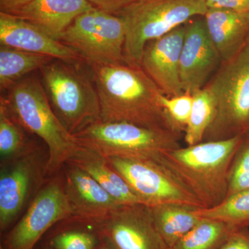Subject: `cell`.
Wrapping results in <instances>:
<instances>
[{
	"label": "cell",
	"instance_id": "4dcf8cb0",
	"mask_svg": "<svg viewBox=\"0 0 249 249\" xmlns=\"http://www.w3.org/2000/svg\"><path fill=\"white\" fill-rule=\"evenodd\" d=\"M219 249H249V235L242 232L234 234Z\"/></svg>",
	"mask_w": 249,
	"mask_h": 249
},
{
	"label": "cell",
	"instance_id": "d6a6232c",
	"mask_svg": "<svg viewBox=\"0 0 249 249\" xmlns=\"http://www.w3.org/2000/svg\"><path fill=\"white\" fill-rule=\"evenodd\" d=\"M101 249H111L108 248V247H104V248H103Z\"/></svg>",
	"mask_w": 249,
	"mask_h": 249
},
{
	"label": "cell",
	"instance_id": "484cf974",
	"mask_svg": "<svg viewBox=\"0 0 249 249\" xmlns=\"http://www.w3.org/2000/svg\"><path fill=\"white\" fill-rule=\"evenodd\" d=\"M160 101V106L166 111L174 122L186 125L193 107V95L184 93L179 96L168 97L164 94H161Z\"/></svg>",
	"mask_w": 249,
	"mask_h": 249
},
{
	"label": "cell",
	"instance_id": "9c48e42d",
	"mask_svg": "<svg viewBox=\"0 0 249 249\" xmlns=\"http://www.w3.org/2000/svg\"><path fill=\"white\" fill-rule=\"evenodd\" d=\"M179 73L183 92L193 95L206 86L222 59L211 40L204 17L185 24Z\"/></svg>",
	"mask_w": 249,
	"mask_h": 249
},
{
	"label": "cell",
	"instance_id": "f1b7e54d",
	"mask_svg": "<svg viewBox=\"0 0 249 249\" xmlns=\"http://www.w3.org/2000/svg\"><path fill=\"white\" fill-rule=\"evenodd\" d=\"M209 9H226L249 13V0H206Z\"/></svg>",
	"mask_w": 249,
	"mask_h": 249
},
{
	"label": "cell",
	"instance_id": "e575fe53",
	"mask_svg": "<svg viewBox=\"0 0 249 249\" xmlns=\"http://www.w3.org/2000/svg\"><path fill=\"white\" fill-rule=\"evenodd\" d=\"M0 249H4L2 248V247H1V248H0Z\"/></svg>",
	"mask_w": 249,
	"mask_h": 249
},
{
	"label": "cell",
	"instance_id": "ac0fdd59",
	"mask_svg": "<svg viewBox=\"0 0 249 249\" xmlns=\"http://www.w3.org/2000/svg\"><path fill=\"white\" fill-rule=\"evenodd\" d=\"M67 163L76 165L89 174L121 205H145L125 180L98 154L80 147L76 155Z\"/></svg>",
	"mask_w": 249,
	"mask_h": 249
},
{
	"label": "cell",
	"instance_id": "2e32d148",
	"mask_svg": "<svg viewBox=\"0 0 249 249\" xmlns=\"http://www.w3.org/2000/svg\"><path fill=\"white\" fill-rule=\"evenodd\" d=\"M204 18L222 61L231 58L249 36V13L209 9Z\"/></svg>",
	"mask_w": 249,
	"mask_h": 249
},
{
	"label": "cell",
	"instance_id": "30bf717a",
	"mask_svg": "<svg viewBox=\"0 0 249 249\" xmlns=\"http://www.w3.org/2000/svg\"><path fill=\"white\" fill-rule=\"evenodd\" d=\"M185 24L145 45L140 66L168 97L183 94L179 61L185 36Z\"/></svg>",
	"mask_w": 249,
	"mask_h": 249
},
{
	"label": "cell",
	"instance_id": "cb8c5ba5",
	"mask_svg": "<svg viewBox=\"0 0 249 249\" xmlns=\"http://www.w3.org/2000/svg\"><path fill=\"white\" fill-rule=\"evenodd\" d=\"M193 213L201 219L231 225L245 224L249 222V190L232 194L227 201L215 207Z\"/></svg>",
	"mask_w": 249,
	"mask_h": 249
},
{
	"label": "cell",
	"instance_id": "5b68a950",
	"mask_svg": "<svg viewBox=\"0 0 249 249\" xmlns=\"http://www.w3.org/2000/svg\"><path fill=\"white\" fill-rule=\"evenodd\" d=\"M89 67L127 65L125 28L120 17L94 7L80 15L58 40Z\"/></svg>",
	"mask_w": 249,
	"mask_h": 249
},
{
	"label": "cell",
	"instance_id": "7a4b0ae2",
	"mask_svg": "<svg viewBox=\"0 0 249 249\" xmlns=\"http://www.w3.org/2000/svg\"><path fill=\"white\" fill-rule=\"evenodd\" d=\"M5 93L0 99L14 120L48 147L45 173L52 175L76 155L80 146L55 115L40 78L29 75Z\"/></svg>",
	"mask_w": 249,
	"mask_h": 249
},
{
	"label": "cell",
	"instance_id": "d6986e66",
	"mask_svg": "<svg viewBox=\"0 0 249 249\" xmlns=\"http://www.w3.org/2000/svg\"><path fill=\"white\" fill-rule=\"evenodd\" d=\"M49 55L0 47V89L6 92L31 73L54 60Z\"/></svg>",
	"mask_w": 249,
	"mask_h": 249
},
{
	"label": "cell",
	"instance_id": "7402d4cb",
	"mask_svg": "<svg viewBox=\"0 0 249 249\" xmlns=\"http://www.w3.org/2000/svg\"><path fill=\"white\" fill-rule=\"evenodd\" d=\"M193 96V107L186 124V142L190 145L201 142L216 115L215 102L206 88L196 91Z\"/></svg>",
	"mask_w": 249,
	"mask_h": 249
},
{
	"label": "cell",
	"instance_id": "4fadbf2b",
	"mask_svg": "<svg viewBox=\"0 0 249 249\" xmlns=\"http://www.w3.org/2000/svg\"><path fill=\"white\" fill-rule=\"evenodd\" d=\"M105 159L145 205L160 204L181 198V193L178 188L147 160L116 157Z\"/></svg>",
	"mask_w": 249,
	"mask_h": 249
},
{
	"label": "cell",
	"instance_id": "6da1fadb",
	"mask_svg": "<svg viewBox=\"0 0 249 249\" xmlns=\"http://www.w3.org/2000/svg\"><path fill=\"white\" fill-rule=\"evenodd\" d=\"M89 67L99 96L101 121L162 129L160 125L165 119L172 120L160 104L163 93L142 67L129 65Z\"/></svg>",
	"mask_w": 249,
	"mask_h": 249
},
{
	"label": "cell",
	"instance_id": "52a82bcc",
	"mask_svg": "<svg viewBox=\"0 0 249 249\" xmlns=\"http://www.w3.org/2000/svg\"><path fill=\"white\" fill-rule=\"evenodd\" d=\"M204 88L215 102L213 123L235 131L249 128V36L237 53L221 63Z\"/></svg>",
	"mask_w": 249,
	"mask_h": 249
},
{
	"label": "cell",
	"instance_id": "44dd1931",
	"mask_svg": "<svg viewBox=\"0 0 249 249\" xmlns=\"http://www.w3.org/2000/svg\"><path fill=\"white\" fill-rule=\"evenodd\" d=\"M24 129L10 114L0 99V155L1 161L16 160L31 153V146Z\"/></svg>",
	"mask_w": 249,
	"mask_h": 249
},
{
	"label": "cell",
	"instance_id": "ffe728a7",
	"mask_svg": "<svg viewBox=\"0 0 249 249\" xmlns=\"http://www.w3.org/2000/svg\"><path fill=\"white\" fill-rule=\"evenodd\" d=\"M242 136L191 145L175 152V158L193 169H209L227 160L242 142Z\"/></svg>",
	"mask_w": 249,
	"mask_h": 249
},
{
	"label": "cell",
	"instance_id": "7c38bea8",
	"mask_svg": "<svg viewBox=\"0 0 249 249\" xmlns=\"http://www.w3.org/2000/svg\"><path fill=\"white\" fill-rule=\"evenodd\" d=\"M0 44L72 63L84 62L70 47L39 28L4 12H0Z\"/></svg>",
	"mask_w": 249,
	"mask_h": 249
},
{
	"label": "cell",
	"instance_id": "9a60e30c",
	"mask_svg": "<svg viewBox=\"0 0 249 249\" xmlns=\"http://www.w3.org/2000/svg\"><path fill=\"white\" fill-rule=\"evenodd\" d=\"M94 7L88 0H32L6 14L30 23L58 40L78 16Z\"/></svg>",
	"mask_w": 249,
	"mask_h": 249
},
{
	"label": "cell",
	"instance_id": "603a6c76",
	"mask_svg": "<svg viewBox=\"0 0 249 249\" xmlns=\"http://www.w3.org/2000/svg\"><path fill=\"white\" fill-rule=\"evenodd\" d=\"M201 219L193 212L166 209L157 214L156 227L160 237L172 249Z\"/></svg>",
	"mask_w": 249,
	"mask_h": 249
},
{
	"label": "cell",
	"instance_id": "1f68e13d",
	"mask_svg": "<svg viewBox=\"0 0 249 249\" xmlns=\"http://www.w3.org/2000/svg\"><path fill=\"white\" fill-rule=\"evenodd\" d=\"M32 0H0V12L9 13Z\"/></svg>",
	"mask_w": 249,
	"mask_h": 249
},
{
	"label": "cell",
	"instance_id": "836d02e7",
	"mask_svg": "<svg viewBox=\"0 0 249 249\" xmlns=\"http://www.w3.org/2000/svg\"><path fill=\"white\" fill-rule=\"evenodd\" d=\"M53 249L47 248V249Z\"/></svg>",
	"mask_w": 249,
	"mask_h": 249
},
{
	"label": "cell",
	"instance_id": "8992f818",
	"mask_svg": "<svg viewBox=\"0 0 249 249\" xmlns=\"http://www.w3.org/2000/svg\"><path fill=\"white\" fill-rule=\"evenodd\" d=\"M80 147L104 158L147 160L169 142L164 129L147 128L124 122L99 121L73 135Z\"/></svg>",
	"mask_w": 249,
	"mask_h": 249
},
{
	"label": "cell",
	"instance_id": "277c9868",
	"mask_svg": "<svg viewBox=\"0 0 249 249\" xmlns=\"http://www.w3.org/2000/svg\"><path fill=\"white\" fill-rule=\"evenodd\" d=\"M206 0H137L116 14L125 28L127 65L140 66L145 45L207 12Z\"/></svg>",
	"mask_w": 249,
	"mask_h": 249
},
{
	"label": "cell",
	"instance_id": "f546056e",
	"mask_svg": "<svg viewBox=\"0 0 249 249\" xmlns=\"http://www.w3.org/2000/svg\"><path fill=\"white\" fill-rule=\"evenodd\" d=\"M95 7L116 14L137 0H88Z\"/></svg>",
	"mask_w": 249,
	"mask_h": 249
},
{
	"label": "cell",
	"instance_id": "d4e9b609",
	"mask_svg": "<svg viewBox=\"0 0 249 249\" xmlns=\"http://www.w3.org/2000/svg\"><path fill=\"white\" fill-rule=\"evenodd\" d=\"M224 233L222 222L202 219L170 249H211Z\"/></svg>",
	"mask_w": 249,
	"mask_h": 249
},
{
	"label": "cell",
	"instance_id": "5bb4252c",
	"mask_svg": "<svg viewBox=\"0 0 249 249\" xmlns=\"http://www.w3.org/2000/svg\"><path fill=\"white\" fill-rule=\"evenodd\" d=\"M32 152L14 160L0 175V228L3 231L16 219L37 179L38 168Z\"/></svg>",
	"mask_w": 249,
	"mask_h": 249
},
{
	"label": "cell",
	"instance_id": "ba28073f",
	"mask_svg": "<svg viewBox=\"0 0 249 249\" xmlns=\"http://www.w3.org/2000/svg\"><path fill=\"white\" fill-rule=\"evenodd\" d=\"M73 216L66 191L59 181L49 183L31 203L19 222L6 237L8 249H34L54 224Z\"/></svg>",
	"mask_w": 249,
	"mask_h": 249
},
{
	"label": "cell",
	"instance_id": "83f0119b",
	"mask_svg": "<svg viewBox=\"0 0 249 249\" xmlns=\"http://www.w3.org/2000/svg\"><path fill=\"white\" fill-rule=\"evenodd\" d=\"M231 190L232 195L249 190V139L242 148L232 172Z\"/></svg>",
	"mask_w": 249,
	"mask_h": 249
},
{
	"label": "cell",
	"instance_id": "3957f363",
	"mask_svg": "<svg viewBox=\"0 0 249 249\" xmlns=\"http://www.w3.org/2000/svg\"><path fill=\"white\" fill-rule=\"evenodd\" d=\"M82 63L85 62L54 59L39 70L52 109L72 136L101 121L99 96L92 72L89 74L83 71Z\"/></svg>",
	"mask_w": 249,
	"mask_h": 249
},
{
	"label": "cell",
	"instance_id": "8fae6325",
	"mask_svg": "<svg viewBox=\"0 0 249 249\" xmlns=\"http://www.w3.org/2000/svg\"><path fill=\"white\" fill-rule=\"evenodd\" d=\"M65 165L67 166L65 189L75 217L98 224L123 206L89 174L71 163Z\"/></svg>",
	"mask_w": 249,
	"mask_h": 249
},
{
	"label": "cell",
	"instance_id": "4316f807",
	"mask_svg": "<svg viewBox=\"0 0 249 249\" xmlns=\"http://www.w3.org/2000/svg\"><path fill=\"white\" fill-rule=\"evenodd\" d=\"M51 245L53 249H93L96 239L87 232L70 231L55 236Z\"/></svg>",
	"mask_w": 249,
	"mask_h": 249
},
{
	"label": "cell",
	"instance_id": "e0dca14e",
	"mask_svg": "<svg viewBox=\"0 0 249 249\" xmlns=\"http://www.w3.org/2000/svg\"><path fill=\"white\" fill-rule=\"evenodd\" d=\"M121 207L98 224L108 242L116 249H160L159 232L142 221L121 212Z\"/></svg>",
	"mask_w": 249,
	"mask_h": 249
}]
</instances>
